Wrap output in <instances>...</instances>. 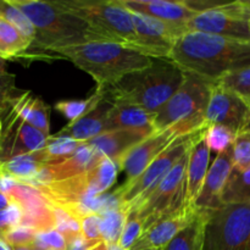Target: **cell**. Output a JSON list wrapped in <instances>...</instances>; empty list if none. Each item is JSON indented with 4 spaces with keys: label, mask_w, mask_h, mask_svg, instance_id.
Segmentation results:
<instances>
[{
    "label": "cell",
    "mask_w": 250,
    "mask_h": 250,
    "mask_svg": "<svg viewBox=\"0 0 250 250\" xmlns=\"http://www.w3.org/2000/svg\"><path fill=\"white\" fill-rule=\"evenodd\" d=\"M89 250H107V244L105 243V242H102V243L97 244V246L93 247V248Z\"/></svg>",
    "instance_id": "42"
},
{
    "label": "cell",
    "mask_w": 250,
    "mask_h": 250,
    "mask_svg": "<svg viewBox=\"0 0 250 250\" xmlns=\"http://www.w3.org/2000/svg\"><path fill=\"white\" fill-rule=\"evenodd\" d=\"M215 83L233 92L250 107V67L229 73Z\"/></svg>",
    "instance_id": "31"
},
{
    "label": "cell",
    "mask_w": 250,
    "mask_h": 250,
    "mask_svg": "<svg viewBox=\"0 0 250 250\" xmlns=\"http://www.w3.org/2000/svg\"><path fill=\"white\" fill-rule=\"evenodd\" d=\"M143 231V222L137 217V215L133 211L128 212L124 231H122V234L120 237V241L117 243V246L122 250H131L132 247L134 246V243L141 238Z\"/></svg>",
    "instance_id": "34"
},
{
    "label": "cell",
    "mask_w": 250,
    "mask_h": 250,
    "mask_svg": "<svg viewBox=\"0 0 250 250\" xmlns=\"http://www.w3.org/2000/svg\"><path fill=\"white\" fill-rule=\"evenodd\" d=\"M202 250H250V204L210 210Z\"/></svg>",
    "instance_id": "8"
},
{
    "label": "cell",
    "mask_w": 250,
    "mask_h": 250,
    "mask_svg": "<svg viewBox=\"0 0 250 250\" xmlns=\"http://www.w3.org/2000/svg\"><path fill=\"white\" fill-rule=\"evenodd\" d=\"M80 224L83 238L89 242L103 241L102 236H100L102 214H99V212H93V214L87 215V216H84L81 220Z\"/></svg>",
    "instance_id": "38"
},
{
    "label": "cell",
    "mask_w": 250,
    "mask_h": 250,
    "mask_svg": "<svg viewBox=\"0 0 250 250\" xmlns=\"http://www.w3.org/2000/svg\"><path fill=\"white\" fill-rule=\"evenodd\" d=\"M12 250H33V246H28V247H19V248H14Z\"/></svg>",
    "instance_id": "47"
},
{
    "label": "cell",
    "mask_w": 250,
    "mask_h": 250,
    "mask_svg": "<svg viewBox=\"0 0 250 250\" xmlns=\"http://www.w3.org/2000/svg\"><path fill=\"white\" fill-rule=\"evenodd\" d=\"M12 104L19 109L20 114L28 122L31 126L41 131L46 137H50V124H49V116H50V106L46 105L41 98L32 97L31 93L26 92L22 95H19L12 102Z\"/></svg>",
    "instance_id": "24"
},
{
    "label": "cell",
    "mask_w": 250,
    "mask_h": 250,
    "mask_svg": "<svg viewBox=\"0 0 250 250\" xmlns=\"http://www.w3.org/2000/svg\"><path fill=\"white\" fill-rule=\"evenodd\" d=\"M233 168L238 171L250 168V132H241L234 139Z\"/></svg>",
    "instance_id": "35"
},
{
    "label": "cell",
    "mask_w": 250,
    "mask_h": 250,
    "mask_svg": "<svg viewBox=\"0 0 250 250\" xmlns=\"http://www.w3.org/2000/svg\"><path fill=\"white\" fill-rule=\"evenodd\" d=\"M199 214L198 209L185 205L178 211L161 217L142 233L131 250L163 249L178 232L192 224Z\"/></svg>",
    "instance_id": "15"
},
{
    "label": "cell",
    "mask_w": 250,
    "mask_h": 250,
    "mask_svg": "<svg viewBox=\"0 0 250 250\" xmlns=\"http://www.w3.org/2000/svg\"><path fill=\"white\" fill-rule=\"evenodd\" d=\"M15 82H16V76L14 73L7 71L0 72V102L11 105V103L16 99L17 97H14V93L16 92Z\"/></svg>",
    "instance_id": "40"
},
{
    "label": "cell",
    "mask_w": 250,
    "mask_h": 250,
    "mask_svg": "<svg viewBox=\"0 0 250 250\" xmlns=\"http://www.w3.org/2000/svg\"><path fill=\"white\" fill-rule=\"evenodd\" d=\"M103 156L95 153L87 143H82L75 153L58 163L46 165L28 185H46L81 175L97 165Z\"/></svg>",
    "instance_id": "17"
},
{
    "label": "cell",
    "mask_w": 250,
    "mask_h": 250,
    "mask_svg": "<svg viewBox=\"0 0 250 250\" xmlns=\"http://www.w3.org/2000/svg\"><path fill=\"white\" fill-rule=\"evenodd\" d=\"M249 29H250V20H249Z\"/></svg>",
    "instance_id": "51"
},
{
    "label": "cell",
    "mask_w": 250,
    "mask_h": 250,
    "mask_svg": "<svg viewBox=\"0 0 250 250\" xmlns=\"http://www.w3.org/2000/svg\"><path fill=\"white\" fill-rule=\"evenodd\" d=\"M37 234H38V232L29 229V227L17 226L5 236L4 242L12 249L19 248V247L33 246Z\"/></svg>",
    "instance_id": "36"
},
{
    "label": "cell",
    "mask_w": 250,
    "mask_h": 250,
    "mask_svg": "<svg viewBox=\"0 0 250 250\" xmlns=\"http://www.w3.org/2000/svg\"><path fill=\"white\" fill-rule=\"evenodd\" d=\"M0 16L6 20V21H9L11 24H14L27 38L34 42V39H36V28L32 24V22L29 21L28 17L19 7L15 6L10 0H0Z\"/></svg>",
    "instance_id": "30"
},
{
    "label": "cell",
    "mask_w": 250,
    "mask_h": 250,
    "mask_svg": "<svg viewBox=\"0 0 250 250\" xmlns=\"http://www.w3.org/2000/svg\"><path fill=\"white\" fill-rule=\"evenodd\" d=\"M59 4L80 17L93 32L110 43H120L134 49L136 31L131 12L121 0H58Z\"/></svg>",
    "instance_id": "6"
},
{
    "label": "cell",
    "mask_w": 250,
    "mask_h": 250,
    "mask_svg": "<svg viewBox=\"0 0 250 250\" xmlns=\"http://www.w3.org/2000/svg\"><path fill=\"white\" fill-rule=\"evenodd\" d=\"M34 247L43 250H66V241L62 234L56 229L38 232Z\"/></svg>",
    "instance_id": "37"
},
{
    "label": "cell",
    "mask_w": 250,
    "mask_h": 250,
    "mask_svg": "<svg viewBox=\"0 0 250 250\" xmlns=\"http://www.w3.org/2000/svg\"><path fill=\"white\" fill-rule=\"evenodd\" d=\"M10 207H11V200H10V198L0 189V211L9 209Z\"/></svg>",
    "instance_id": "41"
},
{
    "label": "cell",
    "mask_w": 250,
    "mask_h": 250,
    "mask_svg": "<svg viewBox=\"0 0 250 250\" xmlns=\"http://www.w3.org/2000/svg\"><path fill=\"white\" fill-rule=\"evenodd\" d=\"M127 212L121 207L112 208L102 214L100 236L106 244H117L124 231Z\"/></svg>",
    "instance_id": "29"
},
{
    "label": "cell",
    "mask_w": 250,
    "mask_h": 250,
    "mask_svg": "<svg viewBox=\"0 0 250 250\" xmlns=\"http://www.w3.org/2000/svg\"><path fill=\"white\" fill-rule=\"evenodd\" d=\"M202 129L176 139L158 159H155L146 167L143 173H141L131 182H125L121 187L112 193L119 202L120 207L127 214L141 207L144 200L156 189V187L163 182L164 178L168 175L178 160L189 150L193 141Z\"/></svg>",
    "instance_id": "7"
},
{
    "label": "cell",
    "mask_w": 250,
    "mask_h": 250,
    "mask_svg": "<svg viewBox=\"0 0 250 250\" xmlns=\"http://www.w3.org/2000/svg\"><path fill=\"white\" fill-rule=\"evenodd\" d=\"M55 54L88 73L98 88L115 84L128 73L149 67L154 60L129 45L110 42L71 46Z\"/></svg>",
    "instance_id": "4"
},
{
    "label": "cell",
    "mask_w": 250,
    "mask_h": 250,
    "mask_svg": "<svg viewBox=\"0 0 250 250\" xmlns=\"http://www.w3.org/2000/svg\"><path fill=\"white\" fill-rule=\"evenodd\" d=\"M1 134H2V122L0 120V139H1Z\"/></svg>",
    "instance_id": "48"
},
{
    "label": "cell",
    "mask_w": 250,
    "mask_h": 250,
    "mask_svg": "<svg viewBox=\"0 0 250 250\" xmlns=\"http://www.w3.org/2000/svg\"><path fill=\"white\" fill-rule=\"evenodd\" d=\"M33 42L20 32L14 24L0 16V58L10 60L27 56Z\"/></svg>",
    "instance_id": "25"
},
{
    "label": "cell",
    "mask_w": 250,
    "mask_h": 250,
    "mask_svg": "<svg viewBox=\"0 0 250 250\" xmlns=\"http://www.w3.org/2000/svg\"><path fill=\"white\" fill-rule=\"evenodd\" d=\"M249 20L248 1L224 2L193 17L187 23V29L229 39L250 41Z\"/></svg>",
    "instance_id": "10"
},
{
    "label": "cell",
    "mask_w": 250,
    "mask_h": 250,
    "mask_svg": "<svg viewBox=\"0 0 250 250\" xmlns=\"http://www.w3.org/2000/svg\"><path fill=\"white\" fill-rule=\"evenodd\" d=\"M131 17L138 38L134 49L151 59H168L178 39L188 33L187 24L172 23L136 12H131Z\"/></svg>",
    "instance_id": "11"
},
{
    "label": "cell",
    "mask_w": 250,
    "mask_h": 250,
    "mask_svg": "<svg viewBox=\"0 0 250 250\" xmlns=\"http://www.w3.org/2000/svg\"><path fill=\"white\" fill-rule=\"evenodd\" d=\"M10 106H11V105L6 104V103H2V102H0V112L5 111V110H6V109H9Z\"/></svg>",
    "instance_id": "46"
},
{
    "label": "cell",
    "mask_w": 250,
    "mask_h": 250,
    "mask_svg": "<svg viewBox=\"0 0 250 250\" xmlns=\"http://www.w3.org/2000/svg\"><path fill=\"white\" fill-rule=\"evenodd\" d=\"M105 99V92L103 88H98L89 98L84 100H62L58 102L54 107L63 115L70 122L76 121L87 115L98 106Z\"/></svg>",
    "instance_id": "28"
},
{
    "label": "cell",
    "mask_w": 250,
    "mask_h": 250,
    "mask_svg": "<svg viewBox=\"0 0 250 250\" xmlns=\"http://www.w3.org/2000/svg\"><path fill=\"white\" fill-rule=\"evenodd\" d=\"M249 106L231 90L214 83L205 112V125H219L238 134L243 132Z\"/></svg>",
    "instance_id": "13"
},
{
    "label": "cell",
    "mask_w": 250,
    "mask_h": 250,
    "mask_svg": "<svg viewBox=\"0 0 250 250\" xmlns=\"http://www.w3.org/2000/svg\"><path fill=\"white\" fill-rule=\"evenodd\" d=\"M81 144H82L81 142L73 141L70 138L50 136L48 139V143L44 146V151H45L49 160L48 165L58 163V161H61L70 156L71 154L77 150Z\"/></svg>",
    "instance_id": "32"
},
{
    "label": "cell",
    "mask_w": 250,
    "mask_h": 250,
    "mask_svg": "<svg viewBox=\"0 0 250 250\" xmlns=\"http://www.w3.org/2000/svg\"><path fill=\"white\" fill-rule=\"evenodd\" d=\"M208 127V126H207ZM207 127L198 133L188 153V165L186 171V205L195 208V202L202 192L205 177L209 171L210 150L205 131Z\"/></svg>",
    "instance_id": "18"
},
{
    "label": "cell",
    "mask_w": 250,
    "mask_h": 250,
    "mask_svg": "<svg viewBox=\"0 0 250 250\" xmlns=\"http://www.w3.org/2000/svg\"><path fill=\"white\" fill-rule=\"evenodd\" d=\"M248 4H249V5H250V0H249V1H248Z\"/></svg>",
    "instance_id": "52"
},
{
    "label": "cell",
    "mask_w": 250,
    "mask_h": 250,
    "mask_svg": "<svg viewBox=\"0 0 250 250\" xmlns=\"http://www.w3.org/2000/svg\"><path fill=\"white\" fill-rule=\"evenodd\" d=\"M188 153L189 150L178 160L163 182L144 200L143 204L133 210L137 217L143 222L144 231L161 217L173 214L186 205V171L188 165Z\"/></svg>",
    "instance_id": "9"
},
{
    "label": "cell",
    "mask_w": 250,
    "mask_h": 250,
    "mask_svg": "<svg viewBox=\"0 0 250 250\" xmlns=\"http://www.w3.org/2000/svg\"><path fill=\"white\" fill-rule=\"evenodd\" d=\"M121 2L131 12L178 24H187L193 17L198 15L186 4V0H121Z\"/></svg>",
    "instance_id": "19"
},
{
    "label": "cell",
    "mask_w": 250,
    "mask_h": 250,
    "mask_svg": "<svg viewBox=\"0 0 250 250\" xmlns=\"http://www.w3.org/2000/svg\"><path fill=\"white\" fill-rule=\"evenodd\" d=\"M205 137H207L210 150H214L216 151V154H219L233 146L237 134L224 126L211 125L207 127Z\"/></svg>",
    "instance_id": "33"
},
{
    "label": "cell",
    "mask_w": 250,
    "mask_h": 250,
    "mask_svg": "<svg viewBox=\"0 0 250 250\" xmlns=\"http://www.w3.org/2000/svg\"><path fill=\"white\" fill-rule=\"evenodd\" d=\"M49 164L44 148L34 153L0 164V175L23 183H31Z\"/></svg>",
    "instance_id": "23"
},
{
    "label": "cell",
    "mask_w": 250,
    "mask_h": 250,
    "mask_svg": "<svg viewBox=\"0 0 250 250\" xmlns=\"http://www.w3.org/2000/svg\"><path fill=\"white\" fill-rule=\"evenodd\" d=\"M150 134L132 129H112L85 142L95 153L119 165L121 159Z\"/></svg>",
    "instance_id": "20"
},
{
    "label": "cell",
    "mask_w": 250,
    "mask_h": 250,
    "mask_svg": "<svg viewBox=\"0 0 250 250\" xmlns=\"http://www.w3.org/2000/svg\"><path fill=\"white\" fill-rule=\"evenodd\" d=\"M185 80V71L170 59H154L149 67L128 73L103 89L110 104L138 106L156 114L182 87Z\"/></svg>",
    "instance_id": "2"
},
{
    "label": "cell",
    "mask_w": 250,
    "mask_h": 250,
    "mask_svg": "<svg viewBox=\"0 0 250 250\" xmlns=\"http://www.w3.org/2000/svg\"><path fill=\"white\" fill-rule=\"evenodd\" d=\"M222 205L250 204V168L238 171L232 168L221 197Z\"/></svg>",
    "instance_id": "27"
},
{
    "label": "cell",
    "mask_w": 250,
    "mask_h": 250,
    "mask_svg": "<svg viewBox=\"0 0 250 250\" xmlns=\"http://www.w3.org/2000/svg\"><path fill=\"white\" fill-rule=\"evenodd\" d=\"M110 129H132L146 134L155 132V114L138 106L112 105L107 114Z\"/></svg>",
    "instance_id": "22"
},
{
    "label": "cell",
    "mask_w": 250,
    "mask_h": 250,
    "mask_svg": "<svg viewBox=\"0 0 250 250\" xmlns=\"http://www.w3.org/2000/svg\"><path fill=\"white\" fill-rule=\"evenodd\" d=\"M10 1L19 7L34 26L36 39L32 46L39 50L56 53L71 46L94 42H106L103 37L93 32L83 20L63 9L59 1Z\"/></svg>",
    "instance_id": "3"
},
{
    "label": "cell",
    "mask_w": 250,
    "mask_h": 250,
    "mask_svg": "<svg viewBox=\"0 0 250 250\" xmlns=\"http://www.w3.org/2000/svg\"><path fill=\"white\" fill-rule=\"evenodd\" d=\"M6 71V60L0 58V72H4Z\"/></svg>",
    "instance_id": "44"
},
{
    "label": "cell",
    "mask_w": 250,
    "mask_h": 250,
    "mask_svg": "<svg viewBox=\"0 0 250 250\" xmlns=\"http://www.w3.org/2000/svg\"><path fill=\"white\" fill-rule=\"evenodd\" d=\"M243 132H250V107H249V112H248V119H247V124L244 126Z\"/></svg>",
    "instance_id": "43"
},
{
    "label": "cell",
    "mask_w": 250,
    "mask_h": 250,
    "mask_svg": "<svg viewBox=\"0 0 250 250\" xmlns=\"http://www.w3.org/2000/svg\"><path fill=\"white\" fill-rule=\"evenodd\" d=\"M112 104L104 99L95 109H93L81 119L70 122L67 126H65L61 131L53 136L63 137V138H70L81 143H85L105 132L111 131L109 121H107V114Z\"/></svg>",
    "instance_id": "21"
},
{
    "label": "cell",
    "mask_w": 250,
    "mask_h": 250,
    "mask_svg": "<svg viewBox=\"0 0 250 250\" xmlns=\"http://www.w3.org/2000/svg\"><path fill=\"white\" fill-rule=\"evenodd\" d=\"M33 250H43V249H41V248H37V247H34V246H33Z\"/></svg>",
    "instance_id": "49"
},
{
    "label": "cell",
    "mask_w": 250,
    "mask_h": 250,
    "mask_svg": "<svg viewBox=\"0 0 250 250\" xmlns=\"http://www.w3.org/2000/svg\"><path fill=\"white\" fill-rule=\"evenodd\" d=\"M48 139L49 137L24 121L19 109L11 103L0 139V164L41 150L46 146Z\"/></svg>",
    "instance_id": "12"
},
{
    "label": "cell",
    "mask_w": 250,
    "mask_h": 250,
    "mask_svg": "<svg viewBox=\"0 0 250 250\" xmlns=\"http://www.w3.org/2000/svg\"><path fill=\"white\" fill-rule=\"evenodd\" d=\"M0 250H12V248H11V247L7 246L5 242L0 241Z\"/></svg>",
    "instance_id": "45"
},
{
    "label": "cell",
    "mask_w": 250,
    "mask_h": 250,
    "mask_svg": "<svg viewBox=\"0 0 250 250\" xmlns=\"http://www.w3.org/2000/svg\"><path fill=\"white\" fill-rule=\"evenodd\" d=\"M168 59L185 72L215 83L229 73L250 67V41L188 32L178 39Z\"/></svg>",
    "instance_id": "1"
},
{
    "label": "cell",
    "mask_w": 250,
    "mask_h": 250,
    "mask_svg": "<svg viewBox=\"0 0 250 250\" xmlns=\"http://www.w3.org/2000/svg\"><path fill=\"white\" fill-rule=\"evenodd\" d=\"M21 211L11 203V207L0 211V241L4 242L5 236L15 227L21 225Z\"/></svg>",
    "instance_id": "39"
},
{
    "label": "cell",
    "mask_w": 250,
    "mask_h": 250,
    "mask_svg": "<svg viewBox=\"0 0 250 250\" xmlns=\"http://www.w3.org/2000/svg\"><path fill=\"white\" fill-rule=\"evenodd\" d=\"M142 250H160V249H142Z\"/></svg>",
    "instance_id": "50"
},
{
    "label": "cell",
    "mask_w": 250,
    "mask_h": 250,
    "mask_svg": "<svg viewBox=\"0 0 250 250\" xmlns=\"http://www.w3.org/2000/svg\"><path fill=\"white\" fill-rule=\"evenodd\" d=\"M209 211H200L197 219L178 232L160 250H202L204 241V229Z\"/></svg>",
    "instance_id": "26"
},
{
    "label": "cell",
    "mask_w": 250,
    "mask_h": 250,
    "mask_svg": "<svg viewBox=\"0 0 250 250\" xmlns=\"http://www.w3.org/2000/svg\"><path fill=\"white\" fill-rule=\"evenodd\" d=\"M180 137L182 136L175 127H168L164 131L154 132L131 149L119 163L120 171H125L127 175L126 182H131L143 173Z\"/></svg>",
    "instance_id": "14"
},
{
    "label": "cell",
    "mask_w": 250,
    "mask_h": 250,
    "mask_svg": "<svg viewBox=\"0 0 250 250\" xmlns=\"http://www.w3.org/2000/svg\"><path fill=\"white\" fill-rule=\"evenodd\" d=\"M214 83L186 72L182 87L155 114V132L175 127L181 136H188L207 127L205 112Z\"/></svg>",
    "instance_id": "5"
},
{
    "label": "cell",
    "mask_w": 250,
    "mask_h": 250,
    "mask_svg": "<svg viewBox=\"0 0 250 250\" xmlns=\"http://www.w3.org/2000/svg\"><path fill=\"white\" fill-rule=\"evenodd\" d=\"M233 168V146L216 154L205 177L202 192L195 202V209L210 211L222 207L221 197L227 180Z\"/></svg>",
    "instance_id": "16"
}]
</instances>
